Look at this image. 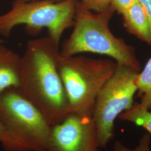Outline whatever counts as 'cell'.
Instances as JSON below:
<instances>
[{
  "label": "cell",
  "mask_w": 151,
  "mask_h": 151,
  "mask_svg": "<svg viewBox=\"0 0 151 151\" xmlns=\"http://www.w3.org/2000/svg\"><path fill=\"white\" fill-rule=\"evenodd\" d=\"M0 143L6 151H47L52 126L17 88L0 94Z\"/></svg>",
  "instance_id": "3957f363"
},
{
  "label": "cell",
  "mask_w": 151,
  "mask_h": 151,
  "mask_svg": "<svg viewBox=\"0 0 151 151\" xmlns=\"http://www.w3.org/2000/svg\"><path fill=\"white\" fill-rule=\"evenodd\" d=\"M138 72L117 63L113 75L97 95L92 113L99 148L113 138L114 123L120 114L132 108L137 92Z\"/></svg>",
  "instance_id": "8992f818"
},
{
  "label": "cell",
  "mask_w": 151,
  "mask_h": 151,
  "mask_svg": "<svg viewBox=\"0 0 151 151\" xmlns=\"http://www.w3.org/2000/svg\"><path fill=\"white\" fill-rule=\"evenodd\" d=\"M149 20L151 28V0H138Z\"/></svg>",
  "instance_id": "9a60e30c"
},
{
  "label": "cell",
  "mask_w": 151,
  "mask_h": 151,
  "mask_svg": "<svg viewBox=\"0 0 151 151\" xmlns=\"http://www.w3.org/2000/svg\"><path fill=\"white\" fill-rule=\"evenodd\" d=\"M118 118L143 128L151 135V111L142 108L139 103H134L132 108L120 114Z\"/></svg>",
  "instance_id": "8fae6325"
},
{
  "label": "cell",
  "mask_w": 151,
  "mask_h": 151,
  "mask_svg": "<svg viewBox=\"0 0 151 151\" xmlns=\"http://www.w3.org/2000/svg\"><path fill=\"white\" fill-rule=\"evenodd\" d=\"M136 85L140 106L146 110L151 109V58L140 73H138Z\"/></svg>",
  "instance_id": "30bf717a"
},
{
  "label": "cell",
  "mask_w": 151,
  "mask_h": 151,
  "mask_svg": "<svg viewBox=\"0 0 151 151\" xmlns=\"http://www.w3.org/2000/svg\"><path fill=\"white\" fill-rule=\"evenodd\" d=\"M4 39L0 37V43L4 44Z\"/></svg>",
  "instance_id": "ac0fdd59"
},
{
  "label": "cell",
  "mask_w": 151,
  "mask_h": 151,
  "mask_svg": "<svg viewBox=\"0 0 151 151\" xmlns=\"http://www.w3.org/2000/svg\"><path fill=\"white\" fill-rule=\"evenodd\" d=\"M2 134H3V128H2V125L0 123V141L2 139Z\"/></svg>",
  "instance_id": "e0dca14e"
},
{
  "label": "cell",
  "mask_w": 151,
  "mask_h": 151,
  "mask_svg": "<svg viewBox=\"0 0 151 151\" xmlns=\"http://www.w3.org/2000/svg\"><path fill=\"white\" fill-rule=\"evenodd\" d=\"M138 0H111V6L115 11L122 14Z\"/></svg>",
  "instance_id": "5bb4252c"
},
{
  "label": "cell",
  "mask_w": 151,
  "mask_h": 151,
  "mask_svg": "<svg viewBox=\"0 0 151 151\" xmlns=\"http://www.w3.org/2000/svg\"><path fill=\"white\" fill-rule=\"evenodd\" d=\"M122 15L124 27L127 30L141 40L151 45L150 24L138 1Z\"/></svg>",
  "instance_id": "9c48e42d"
},
{
  "label": "cell",
  "mask_w": 151,
  "mask_h": 151,
  "mask_svg": "<svg viewBox=\"0 0 151 151\" xmlns=\"http://www.w3.org/2000/svg\"><path fill=\"white\" fill-rule=\"evenodd\" d=\"M20 56L0 43V94L19 86L18 70Z\"/></svg>",
  "instance_id": "ba28073f"
},
{
  "label": "cell",
  "mask_w": 151,
  "mask_h": 151,
  "mask_svg": "<svg viewBox=\"0 0 151 151\" xmlns=\"http://www.w3.org/2000/svg\"><path fill=\"white\" fill-rule=\"evenodd\" d=\"M117 63L77 55L60 54L57 66L68 101L69 113L92 114L97 95L113 75Z\"/></svg>",
  "instance_id": "277c9868"
},
{
  "label": "cell",
  "mask_w": 151,
  "mask_h": 151,
  "mask_svg": "<svg viewBox=\"0 0 151 151\" xmlns=\"http://www.w3.org/2000/svg\"><path fill=\"white\" fill-rule=\"evenodd\" d=\"M77 4V0H15L11 9L0 15V34L9 37L19 25L36 30L46 28L49 36L60 45L63 33L73 26Z\"/></svg>",
  "instance_id": "5b68a950"
},
{
  "label": "cell",
  "mask_w": 151,
  "mask_h": 151,
  "mask_svg": "<svg viewBox=\"0 0 151 151\" xmlns=\"http://www.w3.org/2000/svg\"><path fill=\"white\" fill-rule=\"evenodd\" d=\"M59 45L49 36L27 42L20 56L17 90L53 126L69 114L57 66Z\"/></svg>",
  "instance_id": "6da1fadb"
},
{
  "label": "cell",
  "mask_w": 151,
  "mask_h": 151,
  "mask_svg": "<svg viewBox=\"0 0 151 151\" xmlns=\"http://www.w3.org/2000/svg\"><path fill=\"white\" fill-rule=\"evenodd\" d=\"M115 10L111 6L100 13L90 11L77 1L73 29L63 43L60 55L68 57L82 53L102 54L139 72L140 65L134 48L111 32L109 22Z\"/></svg>",
  "instance_id": "7a4b0ae2"
},
{
  "label": "cell",
  "mask_w": 151,
  "mask_h": 151,
  "mask_svg": "<svg viewBox=\"0 0 151 151\" xmlns=\"http://www.w3.org/2000/svg\"><path fill=\"white\" fill-rule=\"evenodd\" d=\"M151 137L149 134L146 133L139 139L138 145L134 149H130L120 141H116L114 143V151H150L151 150Z\"/></svg>",
  "instance_id": "7c38bea8"
},
{
  "label": "cell",
  "mask_w": 151,
  "mask_h": 151,
  "mask_svg": "<svg viewBox=\"0 0 151 151\" xmlns=\"http://www.w3.org/2000/svg\"><path fill=\"white\" fill-rule=\"evenodd\" d=\"M111 0H81L82 6L90 11L100 13L107 10L111 6Z\"/></svg>",
  "instance_id": "4fadbf2b"
},
{
  "label": "cell",
  "mask_w": 151,
  "mask_h": 151,
  "mask_svg": "<svg viewBox=\"0 0 151 151\" xmlns=\"http://www.w3.org/2000/svg\"><path fill=\"white\" fill-rule=\"evenodd\" d=\"M17 1H20V2H29V1H34V0H17ZM50 1H52L54 2H60V1H63L64 0H50Z\"/></svg>",
  "instance_id": "2e32d148"
},
{
  "label": "cell",
  "mask_w": 151,
  "mask_h": 151,
  "mask_svg": "<svg viewBox=\"0 0 151 151\" xmlns=\"http://www.w3.org/2000/svg\"><path fill=\"white\" fill-rule=\"evenodd\" d=\"M92 114L69 113L52 126L47 151H100Z\"/></svg>",
  "instance_id": "52a82bcc"
}]
</instances>
